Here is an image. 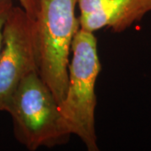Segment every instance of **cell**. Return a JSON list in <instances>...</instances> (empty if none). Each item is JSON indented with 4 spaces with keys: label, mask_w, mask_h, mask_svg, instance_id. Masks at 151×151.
<instances>
[{
    "label": "cell",
    "mask_w": 151,
    "mask_h": 151,
    "mask_svg": "<svg viewBox=\"0 0 151 151\" xmlns=\"http://www.w3.org/2000/svg\"><path fill=\"white\" fill-rule=\"evenodd\" d=\"M102 65L94 32L79 29L71 45L68 85L59 111L65 130L77 136L88 151H98L95 126V86Z\"/></svg>",
    "instance_id": "1"
},
{
    "label": "cell",
    "mask_w": 151,
    "mask_h": 151,
    "mask_svg": "<svg viewBox=\"0 0 151 151\" xmlns=\"http://www.w3.org/2000/svg\"><path fill=\"white\" fill-rule=\"evenodd\" d=\"M77 0H39L35 18L38 72L58 104L68 85L71 45L80 29Z\"/></svg>",
    "instance_id": "2"
},
{
    "label": "cell",
    "mask_w": 151,
    "mask_h": 151,
    "mask_svg": "<svg viewBox=\"0 0 151 151\" xmlns=\"http://www.w3.org/2000/svg\"><path fill=\"white\" fill-rule=\"evenodd\" d=\"M6 112L10 114L16 139L28 150L53 148L70 138L62 123L59 104L38 71L20 81Z\"/></svg>",
    "instance_id": "3"
},
{
    "label": "cell",
    "mask_w": 151,
    "mask_h": 151,
    "mask_svg": "<svg viewBox=\"0 0 151 151\" xmlns=\"http://www.w3.org/2000/svg\"><path fill=\"white\" fill-rule=\"evenodd\" d=\"M38 71L35 20L21 6L12 8L3 30L0 52V111L29 74Z\"/></svg>",
    "instance_id": "4"
},
{
    "label": "cell",
    "mask_w": 151,
    "mask_h": 151,
    "mask_svg": "<svg viewBox=\"0 0 151 151\" xmlns=\"http://www.w3.org/2000/svg\"><path fill=\"white\" fill-rule=\"evenodd\" d=\"M80 28L95 32L110 28L121 33L151 12V0H77Z\"/></svg>",
    "instance_id": "5"
},
{
    "label": "cell",
    "mask_w": 151,
    "mask_h": 151,
    "mask_svg": "<svg viewBox=\"0 0 151 151\" xmlns=\"http://www.w3.org/2000/svg\"><path fill=\"white\" fill-rule=\"evenodd\" d=\"M14 3L12 0H0V52L3 43V30L6 19L10 13Z\"/></svg>",
    "instance_id": "6"
},
{
    "label": "cell",
    "mask_w": 151,
    "mask_h": 151,
    "mask_svg": "<svg viewBox=\"0 0 151 151\" xmlns=\"http://www.w3.org/2000/svg\"><path fill=\"white\" fill-rule=\"evenodd\" d=\"M20 6L33 19H35L39 9V0H18Z\"/></svg>",
    "instance_id": "7"
}]
</instances>
